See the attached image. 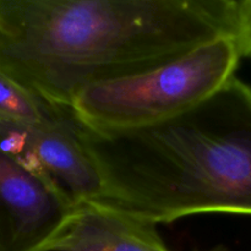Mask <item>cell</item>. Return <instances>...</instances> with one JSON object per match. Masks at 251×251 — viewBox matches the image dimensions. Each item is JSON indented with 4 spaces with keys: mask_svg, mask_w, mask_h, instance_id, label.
I'll return each instance as SVG.
<instances>
[{
    "mask_svg": "<svg viewBox=\"0 0 251 251\" xmlns=\"http://www.w3.org/2000/svg\"><path fill=\"white\" fill-rule=\"evenodd\" d=\"M237 28L235 0H0V71L70 109L87 86L237 38Z\"/></svg>",
    "mask_w": 251,
    "mask_h": 251,
    "instance_id": "obj_1",
    "label": "cell"
},
{
    "mask_svg": "<svg viewBox=\"0 0 251 251\" xmlns=\"http://www.w3.org/2000/svg\"><path fill=\"white\" fill-rule=\"evenodd\" d=\"M75 123L102 183L90 202L154 225L200 213L251 216V86L237 76L153 124Z\"/></svg>",
    "mask_w": 251,
    "mask_h": 251,
    "instance_id": "obj_2",
    "label": "cell"
},
{
    "mask_svg": "<svg viewBox=\"0 0 251 251\" xmlns=\"http://www.w3.org/2000/svg\"><path fill=\"white\" fill-rule=\"evenodd\" d=\"M242 58L233 36L202 44L145 73L87 86L70 110L95 129H130L168 119L202 102L235 76Z\"/></svg>",
    "mask_w": 251,
    "mask_h": 251,
    "instance_id": "obj_3",
    "label": "cell"
},
{
    "mask_svg": "<svg viewBox=\"0 0 251 251\" xmlns=\"http://www.w3.org/2000/svg\"><path fill=\"white\" fill-rule=\"evenodd\" d=\"M0 150L55 181L75 203L96 200L102 191L100 174L78 139L71 110L47 123L0 119Z\"/></svg>",
    "mask_w": 251,
    "mask_h": 251,
    "instance_id": "obj_4",
    "label": "cell"
},
{
    "mask_svg": "<svg viewBox=\"0 0 251 251\" xmlns=\"http://www.w3.org/2000/svg\"><path fill=\"white\" fill-rule=\"evenodd\" d=\"M75 205L55 181L0 150V251H48Z\"/></svg>",
    "mask_w": 251,
    "mask_h": 251,
    "instance_id": "obj_5",
    "label": "cell"
},
{
    "mask_svg": "<svg viewBox=\"0 0 251 251\" xmlns=\"http://www.w3.org/2000/svg\"><path fill=\"white\" fill-rule=\"evenodd\" d=\"M48 251H172L149 221L77 202Z\"/></svg>",
    "mask_w": 251,
    "mask_h": 251,
    "instance_id": "obj_6",
    "label": "cell"
},
{
    "mask_svg": "<svg viewBox=\"0 0 251 251\" xmlns=\"http://www.w3.org/2000/svg\"><path fill=\"white\" fill-rule=\"evenodd\" d=\"M70 109L56 108L0 71V119L22 123H47L65 117Z\"/></svg>",
    "mask_w": 251,
    "mask_h": 251,
    "instance_id": "obj_7",
    "label": "cell"
},
{
    "mask_svg": "<svg viewBox=\"0 0 251 251\" xmlns=\"http://www.w3.org/2000/svg\"><path fill=\"white\" fill-rule=\"evenodd\" d=\"M237 42L242 56L251 59V0L238 1Z\"/></svg>",
    "mask_w": 251,
    "mask_h": 251,
    "instance_id": "obj_8",
    "label": "cell"
},
{
    "mask_svg": "<svg viewBox=\"0 0 251 251\" xmlns=\"http://www.w3.org/2000/svg\"><path fill=\"white\" fill-rule=\"evenodd\" d=\"M210 251H229V250L226 249L225 247H217V248H215V249H212V250H210Z\"/></svg>",
    "mask_w": 251,
    "mask_h": 251,
    "instance_id": "obj_9",
    "label": "cell"
}]
</instances>
